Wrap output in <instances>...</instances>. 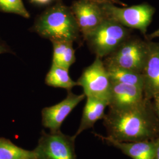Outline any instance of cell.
Segmentation results:
<instances>
[{"instance_id": "obj_1", "label": "cell", "mask_w": 159, "mask_h": 159, "mask_svg": "<svg viewBox=\"0 0 159 159\" xmlns=\"http://www.w3.org/2000/svg\"><path fill=\"white\" fill-rule=\"evenodd\" d=\"M148 100L145 97L141 102L128 108H110L104 117L108 136L125 142L144 141L153 136V112Z\"/></svg>"}, {"instance_id": "obj_2", "label": "cell", "mask_w": 159, "mask_h": 159, "mask_svg": "<svg viewBox=\"0 0 159 159\" xmlns=\"http://www.w3.org/2000/svg\"><path fill=\"white\" fill-rule=\"evenodd\" d=\"M31 30L51 41H69L81 44L83 39L70 7L61 1L41 13Z\"/></svg>"}, {"instance_id": "obj_3", "label": "cell", "mask_w": 159, "mask_h": 159, "mask_svg": "<svg viewBox=\"0 0 159 159\" xmlns=\"http://www.w3.org/2000/svg\"><path fill=\"white\" fill-rule=\"evenodd\" d=\"M130 37V29L111 20L106 19L84 41L96 57L102 59Z\"/></svg>"}, {"instance_id": "obj_4", "label": "cell", "mask_w": 159, "mask_h": 159, "mask_svg": "<svg viewBox=\"0 0 159 159\" xmlns=\"http://www.w3.org/2000/svg\"><path fill=\"white\" fill-rule=\"evenodd\" d=\"M148 52V40L130 37L102 60L106 67L115 66L142 73Z\"/></svg>"}, {"instance_id": "obj_5", "label": "cell", "mask_w": 159, "mask_h": 159, "mask_svg": "<svg viewBox=\"0 0 159 159\" xmlns=\"http://www.w3.org/2000/svg\"><path fill=\"white\" fill-rule=\"evenodd\" d=\"M106 19L111 20L129 29L139 30L146 34L152 21L155 8L148 3L130 7H118L114 4H102Z\"/></svg>"}, {"instance_id": "obj_6", "label": "cell", "mask_w": 159, "mask_h": 159, "mask_svg": "<svg viewBox=\"0 0 159 159\" xmlns=\"http://www.w3.org/2000/svg\"><path fill=\"white\" fill-rule=\"evenodd\" d=\"M75 136H70L61 130L41 133L34 151L37 159H77Z\"/></svg>"}, {"instance_id": "obj_7", "label": "cell", "mask_w": 159, "mask_h": 159, "mask_svg": "<svg viewBox=\"0 0 159 159\" xmlns=\"http://www.w3.org/2000/svg\"><path fill=\"white\" fill-rule=\"evenodd\" d=\"M77 83L82 87L86 97L97 98L109 102L111 81L102 58L96 57L93 63L83 70Z\"/></svg>"}, {"instance_id": "obj_8", "label": "cell", "mask_w": 159, "mask_h": 159, "mask_svg": "<svg viewBox=\"0 0 159 159\" xmlns=\"http://www.w3.org/2000/svg\"><path fill=\"white\" fill-rule=\"evenodd\" d=\"M74 15L83 40L106 19L102 8L90 0H76L70 7Z\"/></svg>"}, {"instance_id": "obj_9", "label": "cell", "mask_w": 159, "mask_h": 159, "mask_svg": "<svg viewBox=\"0 0 159 159\" xmlns=\"http://www.w3.org/2000/svg\"><path fill=\"white\" fill-rule=\"evenodd\" d=\"M85 97L84 93L77 95L71 90L68 91L67 97L61 102L42 110V125L50 131L60 130L64 121Z\"/></svg>"}, {"instance_id": "obj_10", "label": "cell", "mask_w": 159, "mask_h": 159, "mask_svg": "<svg viewBox=\"0 0 159 159\" xmlns=\"http://www.w3.org/2000/svg\"><path fill=\"white\" fill-rule=\"evenodd\" d=\"M143 93L150 99L159 96V43L148 40L147 60L142 72Z\"/></svg>"}, {"instance_id": "obj_11", "label": "cell", "mask_w": 159, "mask_h": 159, "mask_svg": "<svg viewBox=\"0 0 159 159\" xmlns=\"http://www.w3.org/2000/svg\"><path fill=\"white\" fill-rule=\"evenodd\" d=\"M143 89L122 83H111L108 106L113 109H123L134 106L144 99Z\"/></svg>"}, {"instance_id": "obj_12", "label": "cell", "mask_w": 159, "mask_h": 159, "mask_svg": "<svg viewBox=\"0 0 159 159\" xmlns=\"http://www.w3.org/2000/svg\"><path fill=\"white\" fill-rule=\"evenodd\" d=\"M103 140L120 149L133 159H154L156 153V142L146 141L125 142H120L110 137H104L97 134Z\"/></svg>"}, {"instance_id": "obj_13", "label": "cell", "mask_w": 159, "mask_h": 159, "mask_svg": "<svg viewBox=\"0 0 159 159\" xmlns=\"http://www.w3.org/2000/svg\"><path fill=\"white\" fill-rule=\"evenodd\" d=\"M108 104L107 100L87 97L79 128L74 136L77 137L84 131L93 127L98 120L104 119L105 109Z\"/></svg>"}, {"instance_id": "obj_14", "label": "cell", "mask_w": 159, "mask_h": 159, "mask_svg": "<svg viewBox=\"0 0 159 159\" xmlns=\"http://www.w3.org/2000/svg\"><path fill=\"white\" fill-rule=\"evenodd\" d=\"M53 46L52 63L68 69L76 60L73 42L69 41H52Z\"/></svg>"}, {"instance_id": "obj_15", "label": "cell", "mask_w": 159, "mask_h": 159, "mask_svg": "<svg viewBox=\"0 0 159 159\" xmlns=\"http://www.w3.org/2000/svg\"><path fill=\"white\" fill-rule=\"evenodd\" d=\"M46 84L55 88H61L67 91L76 85L77 81H74L70 76L68 69L61 67L52 63L51 68L46 75L45 79Z\"/></svg>"}, {"instance_id": "obj_16", "label": "cell", "mask_w": 159, "mask_h": 159, "mask_svg": "<svg viewBox=\"0 0 159 159\" xmlns=\"http://www.w3.org/2000/svg\"><path fill=\"white\" fill-rule=\"evenodd\" d=\"M106 67L108 71L111 83L134 85L143 89L142 73L115 66H106Z\"/></svg>"}, {"instance_id": "obj_17", "label": "cell", "mask_w": 159, "mask_h": 159, "mask_svg": "<svg viewBox=\"0 0 159 159\" xmlns=\"http://www.w3.org/2000/svg\"><path fill=\"white\" fill-rule=\"evenodd\" d=\"M37 159L33 150L20 148L9 139L0 137V159Z\"/></svg>"}, {"instance_id": "obj_18", "label": "cell", "mask_w": 159, "mask_h": 159, "mask_svg": "<svg viewBox=\"0 0 159 159\" xmlns=\"http://www.w3.org/2000/svg\"><path fill=\"white\" fill-rule=\"evenodd\" d=\"M0 11L17 14L25 18L30 17L22 0H0Z\"/></svg>"}, {"instance_id": "obj_19", "label": "cell", "mask_w": 159, "mask_h": 159, "mask_svg": "<svg viewBox=\"0 0 159 159\" xmlns=\"http://www.w3.org/2000/svg\"><path fill=\"white\" fill-rule=\"evenodd\" d=\"M93 2H94L98 4H111L114 5H119L121 7H125L127 4L125 2L120 0H90Z\"/></svg>"}, {"instance_id": "obj_20", "label": "cell", "mask_w": 159, "mask_h": 159, "mask_svg": "<svg viewBox=\"0 0 159 159\" xmlns=\"http://www.w3.org/2000/svg\"><path fill=\"white\" fill-rule=\"evenodd\" d=\"M5 53H9L12 54H14L10 46L0 38V54Z\"/></svg>"}, {"instance_id": "obj_21", "label": "cell", "mask_w": 159, "mask_h": 159, "mask_svg": "<svg viewBox=\"0 0 159 159\" xmlns=\"http://www.w3.org/2000/svg\"><path fill=\"white\" fill-rule=\"evenodd\" d=\"M31 2L40 4V5H46L49 4L51 1V0H30Z\"/></svg>"}, {"instance_id": "obj_22", "label": "cell", "mask_w": 159, "mask_h": 159, "mask_svg": "<svg viewBox=\"0 0 159 159\" xmlns=\"http://www.w3.org/2000/svg\"><path fill=\"white\" fill-rule=\"evenodd\" d=\"M156 38H159V29L148 35V40H152Z\"/></svg>"}, {"instance_id": "obj_23", "label": "cell", "mask_w": 159, "mask_h": 159, "mask_svg": "<svg viewBox=\"0 0 159 159\" xmlns=\"http://www.w3.org/2000/svg\"><path fill=\"white\" fill-rule=\"evenodd\" d=\"M154 104H155V110L157 113L159 117V96L154 98Z\"/></svg>"}, {"instance_id": "obj_24", "label": "cell", "mask_w": 159, "mask_h": 159, "mask_svg": "<svg viewBox=\"0 0 159 159\" xmlns=\"http://www.w3.org/2000/svg\"><path fill=\"white\" fill-rule=\"evenodd\" d=\"M154 159H159V140L156 142V153Z\"/></svg>"}, {"instance_id": "obj_25", "label": "cell", "mask_w": 159, "mask_h": 159, "mask_svg": "<svg viewBox=\"0 0 159 159\" xmlns=\"http://www.w3.org/2000/svg\"></svg>"}]
</instances>
